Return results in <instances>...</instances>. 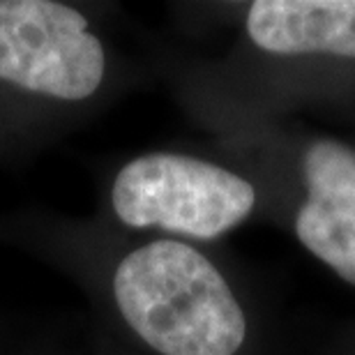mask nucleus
<instances>
[{"mask_svg": "<svg viewBox=\"0 0 355 355\" xmlns=\"http://www.w3.org/2000/svg\"><path fill=\"white\" fill-rule=\"evenodd\" d=\"M113 295L132 330L164 355H233L245 342V314L229 284L175 240L127 254Z\"/></svg>", "mask_w": 355, "mask_h": 355, "instance_id": "f257e3e1", "label": "nucleus"}, {"mask_svg": "<svg viewBox=\"0 0 355 355\" xmlns=\"http://www.w3.org/2000/svg\"><path fill=\"white\" fill-rule=\"evenodd\" d=\"M111 201L127 226H162L194 238H217L250 215L257 191L245 178L182 155H146L113 182Z\"/></svg>", "mask_w": 355, "mask_h": 355, "instance_id": "f03ea898", "label": "nucleus"}, {"mask_svg": "<svg viewBox=\"0 0 355 355\" xmlns=\"http://www.w3.org/2000/svg\"><path fill=\"white\" fill-rule=\"evenodd\" d=\"M104 62L102 44L74 7L0 0V81L76 102L99 88Z\"/></svg>", "mask_w": 355, "mask_h": 355, "instance_id": "7ed1b4c3", "label": "nucleus"}, {"mask_svg": "<svg viewBox=\"0 0 355 355\" xmlns=\"http://www.w3.org/2000/svg\"><path fill=\"white\" fill-rule=\"evenodd\" d=\"M304 178L309 198L295 217L297 238L355 284V153L335 141H318L304 155Z\"/></svg>", "mask_w": 355, "mask_h": 355, "instance_id": "20e7f679", "label": "nucleus"}, {"mask_svg": "<svg viewBox=\"0 0 355 355\" xmlns=\"http://www.w3.org/2000/svg\"><path fill=\"white\" fill-rule=\"evenodd\" d=\"M247 33L270 53L355 58V0H259L247 14Z\"/></svg>", "mask_w": 355, "mask_h": 355, "instance_id": "39448f33", "label": "nucleus"}]
</instances>
